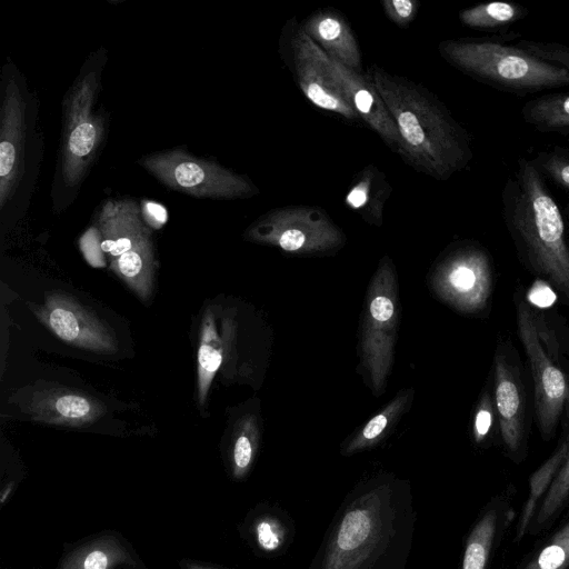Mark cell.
Segmentation results:
<instances>
[{
	"instance_id": "603a6c76",
	"label": "cell",
	"mask_w": 569,
	"mask_h": 569,
	"mask_svg": "<svg viewBox=\"0 0 569 569\" xmlns=\"http://www.w3.org/2000/svg\"><path fill=\"white\" fill-rule=\"evenodd\" d=\"M526 7L508 1L480 3L459 12V20L468 28L483 31H500L525 19Z\"/></svg>"
},
{
	"instance_id": "83f0119b",
	"label": "cell",
	"mask_w": 569,
	"mask_h": 569,
	"mask_svg": "<svg viewBox=\"0 0 569 569\" xmlns=\"http://www.w3.org/2000/svg\"><path fill=\"white\" fill-rule=\"evenodd\" d=\"M252 531L258 548L267 553L279 552L288 541V527L280 516L261 515L256 519Z\"/></svg>"
},
{
	"instance_id": "9c48e42d",
	"label": "cell",
	"mask_w": 569,
	"mask_h": 569,
	"mask_svg": "<svg viewBox=\"0 0 569 569\" xmlns=\"http://www.w3.org/2000/svg\"><path fill=\"white\" fill-rule=\"evenodd\" d=\"M517 327L526 350L535 385L538 427L545 439L553 436L569 395L563 372L545 351L537 329V319L523 301L517 305Z\"/></svg>"
},
{
	"instance_id": "7c38bea8",
	"label": "cell",
	"mask_w": 569,
	"mask_h": 569,
	"mask_svg": "<svg viewBox=\"0 0 569 569\" xmlns=\"http://www.w3.org/2000/svg\"><path fill=\"white\" fill-rule=\"evenodd\" d=\"M290 44L297 83L306 98L318 108L356 119L357 112L331 71L329 56L301 26L292 34Z\"/></svg>"
},
{
	"instance_id": "7a4b0ae2",
	"label": "cell",
	"mask_w": 569,
	"mask_h": 569,
	"mask_svg": "<svg viewBox=\"0 0 569 569\" xmlns=\"http://www.w3.org/2000/svg\"><path fill=\"white\" fill-rule=\"evenodd\" d=\"M366 77L397 127L403 161L437 180L469 164L473 154L468 132L431 92L377 66Z\"/></svg>"
},
{
	"instance_id": "7402d4cb",
	"label": "cell",
	"mask_w": 569,
	"mask_h": 569,
	"mask_svg": "<svg viewBox=\"0 0 569 569\" xmlns=\"http://www.w3.org/2000/svg\"><path fill=\"white\" fill-rule=\"evenodd\" d=\"M521 117L543 133L569 131V92L547 93L528 100L521 108Z\"/></svg>"
},
{
	"instance_id": "484cf974",
	"label": "cell",
	"mask_w": 569,
	"mask_h": 569,
	"mask_svg": "<svg viewBox=\"0 0 569 569\" xmlns=\"http://www.w3.org/2000/svg\"><path fill=\"white\" fill-rule=\"evenodd\" d=\"M517 569H569V519L532 550Z\"/></svg>"
},
{
	"instance_id": "52a82bcc",
	"label": "cell",
	"mask_w": 569,
	"mask_h": 569,
	"mask_svg": "<svg viewBox=\"0 0 569 569\" xmlns=\"http://www.w3.org/2000/svg\"><path fill=\"white\" fill-rule=\"evenodd\" d=\"M139 163L168 188L197 198L237 199L258 192L246 177L181 149L150 154Z\"/></svg>"
},
{
	"instance_id": "ba28073f",
	"label": "cell",
	"mask_w": 569,
	"mask_h": 569,
	"mask_svg": "<svg viewBox=\"0 0 569 569\" xmlns=\"http://www.w3.org/2000/svg\"><path fill=\"white\" fill-rule=\"evenodd\" d=\"M251 240L278 246L288 252L332 249L343 233L320 208L287 206L261 216L247 230Z\"/></svg>"
},
{
	"instance_id": "3957f363",
	"label": "cell",
	"mask_w": 569,
	"mask_h": 569,
	"mask_svg": "<svg viewBox=\"0 0 569 569\" xmlns=\"http://www.w3.org/2000/svg\"><path fill=\"white\" fill-rule=\"evenodd\" d=\"M502 217L521 256L569 301V239L563 214L532 160L518 159L501 192Z\"/></svg>"
},
{
	"instance_id": "5b68a950",
	"label": "cell",
	"mask_w": 569,
	"mask_h": 569,
	"mask_svg": "<svg viewBox=\"0 0 569 569\" xmlns=\"http://www.w3.org/2000/svg\"><path fill=\"white\" fill-rule=\"evenodd\" d=\"M98 242L110 267L146 301L153 290L154 257L151 231L130 199L108 200L98 216Z\"/></svg>"
},
{
	"instance_id": "44dd1931",
	"label": "cell",
	"mask_w": 569,
	"mask_h": 569,
	"mask_svg": "<svg viewBox=\"0 0 569 569\" xmlns=\"http://www.w3.org/2000/svg\"><path fill=\"white\" fill-rule=\"evenodd\" d=\"M390 187L385 176L373 167L365 168L351 186L346 202L369 222L380 223Z\"/></svg>"
},
{
	"instance_id": "f546056e",
	"label": "cell",
	"mask_w": 569,
	"mask_h": 569,
	"mask_svg": "<svg viewBox=\"0 0 569 569\" xmlns=\"http://www.w3.org/2000/svg\"><path fill=\"white\" fill-rule=\"evenodd\" d=\"M516 46L569 71V46L567 44L553 41L520 39Z\"/></svg>"
},
{
	"instance_id": "4dcf8cb0",
	"label": "cell",
	"mask_w": 569,
	"mask_h": 569,
	"mask_svg": "<svg viewBox=\"0 0 569 569\" xmlns=\"http://www.w3.org/2000/svg\"><path fill=\"white\" fill-rule=\"evenodd\" d=\"M397 408L398 403L395 402L388 409L373 417L362 429L361 436L348 447V451L351 452L360 449L377 439L388 426Z\"/></svg>"
},
{
	"instance_id": "f1b7e54d",
	"label": "cell",
	"mask_w": 569,
	"mask_h": 569,
	"mask_svg": "<svg viewBox=\"0 0 569 569\" xmlns=\"http://www.w3.org/2000/svg\"><path fill=\"white\" fill-rule=\"evenodd\" d=\"M532 161L543 176L569 190V153L567 151L559 148L540 151Z\"/></svg>"
},
{
	"instance_id": "e0dca14e",
	"label": "cell",
	"mask_w": 569,
	"mask_h": 569,
	"mask_svg": "<svg viewBox=\"0 0 569 569\" xmlns=\"http://www.w3.org/2000/svg\"><path fill=\"white\" fill-rule=\"evenodd\" d=\"M27 411L40 422L82 427L97 421L106 411L99 400L64 388H46L33 392Z\"/></svg>"
},
{
	"instance_id": "6da1fadb",
	"label": "cell",
	"mask_w": 569,
	"mask_h": 569,
	"mask_svg": "<svg viewBox=\"0 0 569 569\" xmlns=\"http://www.w3.org/2000/svg\"><path fill=\"white\" fill-rule=\"evenodd\" d=\"M415 523L405 481H366L346 497L308 569H405Z\"/></svg>"
},
{
	"instance_id": "d590c367",
	"label": "cell",
	"mask_w": 569,
	"mask_h": 569,
	"mask_svg": "<svg viewBox=\"0 0 569 569\" xmlns=\"http://www.w3.org/2000/svg\"><path fill=\"white\" fill-rule=\"evenodd\" d=\"M566 211H567V214L569 217V200H568V204L566 206Z\"/></svg>"
},
{
	"instance_id": "8992f818",
	"label": "cell",
	"mask_w": 569,
	"mask_h": 569,
	"mask_svg": "<svg viewBox=\"0 0 569 569\" xmlns=\"http://www.w3.org/2000/svg\"><path fill=\"white\" fill-rule=\"evenodd\" d=\"M98 84V72L88 71L64 99L60 170L68 188L81 183L104 139L106 117L94 108Z\"/></svg>"
},
{
	"instance_id": "8fae6325",
	"label": "cell",
	"mask_w": 569,
	"mask_h": 569,
	"mask_svg": "<svg viewBox=\"0 0 569 569\" xmlns=\"http://www.w3.org/2000/svg\"><path fill=\"white\" fill-rule=\"evenodd\" d=\"M0 121V207L16 196L27 166L28 107L19 81L4 79Z\"/></svg>"
},
{
	"instance_id": "d4e9b609",
	"label": "cell",
	"mask_w": 569,
	"mask_h": 569,
	"mask_svg": "<svg viewBox=\"0 0 569 569\" xmlns=\"http://www.w3.org/2000/svg\"><path fill=\"white\" fill-rule=\"evenodd\" d=\"M569 505V451L532 520L528 535L543 533Z\"/></svg>"
},
{
	"instance_id": "e575fe53",
	"label": "cell",
	"mask_w": 569,
	"mask_h": 569,
	"mask_svg": "<svg viewBox=\"0 0 569 569\" xmlns=\"http://www.w3.org/2000/svg\"><path fill=\"white\" fill-rule=\"evenodd\" d=\"M186 566H187V569H214V568H209V567L201 566V565H198L194 562H188Z\"/></svg>"
},
{
	"instance_id": "9a60e30c",
	"label": "cell",
	"mask_w": 569,
	"mask_h": 569,
	"mask_svg": "<svg viewBox=\"0 0 569 569\" xmlns=\"http://www.w3.org/2000/svg\"><path fill=\"white\" fill-rule=\"evenodd\" d=\"M495 407L503 445L511 458L519 462L523 453L526 393L515 368L506 356H495Z\"/></svg>"
},
{
	"instance_id": "ac0fdd59",
	"label": "cell",
	"mask_w": 569,
	"mask_h": 569,
	"mask_svg": "<svg viewBox=\"0 0 569 569\" xmlns=\"http://www.w3.org/2000/svg\"><path fill=\"white\" fill-rule=\"evenodd\" d=\"M302 28L330 58L360 73L361 52L343 18L332 11H319Z\"/></svg>"
},
{
	"instance_id": "1f68e13d",
	"label": "cell",
	"mask_w": 569,
	"mask_h": 569,
	"mask_svg": "<svg viewBox=\"0 0 569 569\" xmlns=\"http://www.w3.org/2000/svg\"><path fill=\"white\" fill-rule=\"evenodd\" d=\"M382 6L388 18L400 27L411 22L418 10L415 0H383Z\"/></svg>"
},
{
	"instance_id": "4fadbf2b",
	"label": "cell",
	"mask_w": 569,
	"mask_h": 569,
	"mask_svg": "<svg viewBox=\"0 0 569 569\" xmlns=\"http://www.w3.org/2000/svg\"><path fill=\"white\" fill-rule=\"evenodd\" d=\"M491 264L487 252L468 247L447 262L442 272V292L457 308L467 312L483 309L491 293Z\"/></svg>"
},
{
	"instance_id": "836d02e7",
	"label": "cell",
	"mask_w": 569,
	"mask_h": 569,
	"mask_svg": "<svg viewBox=\"0 0 569 569\" xmlns=\"http://www.w3.org/2000/svg\"><path fill=\"white\" fill-rule=\"evenodd\" d=\"M529 299L539 307H548L553 302L555 293L548 286L536 283L529 292Z\"/></svg>"
},
{
	"instance_id": "cb8c5ba5",
	"label": "cell",
	"mask_w": 569,
	"mask_h": 569,
	"mask_svg": "<svg viewBox=\"0 0 569 569\" xmlns=\"http://www.w3.org/2000/svg\"><path fill=\"white\" fill-rule=\"evenodd\" d=\"M199 342L197 396L199 403L203 406L212 379L222 362V347L209 310L202 318Z\"/></svg>"
},
{
	"instance_id": "277c9868",
	"label": "cell",
	"mask_w": 569,
	"mask_h": 569,
	"mask_svg": "<svg viewBox=\"0 0 569 569\" xmlns=\"http://www.w3.org/2000/svg\"><path fill=\"white\" fill-rule=\"evenodd\" d=\"M455 68L493 88L515 93L569 86V71L518 46L491 40L458 39L439 44Z\"/></svg>"
},
{
	"instance_id": "d6986e66",
	"label": "cell",
	"mask_w": 569,
	"mask_h": 569,
	"mask_svg": "<svg viewBox=\"0 0 569 569\" xmlns=\"http://www.w3.org/2000/svg\"><path fill=\"white\" fill-rule=\"evenodd\" d=\"M129 565H133V558L124 543L104 535L71 551L59 569H121Z\"/></svg>"
},
{
	"instance_id": "30bf717a",
	"label": "cell",
	"mask_w": 569,
	"mask_h": 569,
	"mask_svg": "<svg viewBox=\"0 0 569 569\" xmlns=\"http://www.w3.org/2000/svg\"><path fill=\"white\" fill-rule=\"evenodd\" d=\"M31 309L51 332L67 343L104 355L118 351V340L109 326L71 296L50 292L42 305Z\"/></svg>"
},
{
	"instance_id": "4316f807",
	"label": "cell",
	"mask_w": 569,
	"mask_h": 569,
	"mask_svg": "<svg viewBox=\"0 0 569 569\" xmlns=\"http://www.w3.org/2000/svg\"><path fill=\"white\" fill-rule=\"evenodd\" d=\"M257 448V433L253 421L250 418L239 423L237 436L232 445V472L240 479L249 471Z\"/></svg>"
},
{
	"instance_id": "5bb4252c",
	"label": "cell",
	"mask_w": 569,
	"mask_h": 569,
	"mask_svg": "<svg viewBox=\"0 0 569 569\" xmlns=\"http://www.w3.org/2000/svg\"><path fill=\"white\" fill-rule=\"evenodd\" d=\"M513 518L512 493L503 491L491 497L467 536L460 569H490Z\"/></svg>"
},
{
	"instance_id": "2e32d148",
	"label": "cell",
	"mask_w": 569,
	"mask_h": 569,
	"mask_svg": "<svg viewBox=\"0 0 569 569\" xmlns=\"http://www.w3.org/2000/svg\"><path fill=\"white\" fill-rule=\"evenodd\" d=\"M331 71L347 96L351 107L393 151L400 150L397 127L371 81L363 74L330 58Z\"/></svg>"
},
{
	"instance_id": "d6a6232c",
	"label": "cell",
	"mask_w": 569,
	"mask_h": 569,
	"mask_svg": "<svg viewBox=\"0 0 569 569\" xmlns=\"http://www.w3.org/2000/svg\"><path fill=\"white\" fill-rule=\"evenodd\" d=\"M490 395H485L476 412L473 436L477 442H481L488 436L493 422V406Z\"/></svg>"
},
{
	"instance_id": "ffe728a7",
	"label": "cell",
	"mask_w": 569,
	"mask_h": 569,
	"mask_svg": "<svg viewBox=\"0 0 569 569\" xmlns=\"http://www.w3.org/2000/svg\"><path fill=\"white\" fill-rule=\"evenodd\" d=\"M568 451L569 437L563 439L553 453L530 476L527 499L522 505L516 523L515 542L520 543L528 535L538 508L555 480Z\"/></svg>"
}]
</instances>
